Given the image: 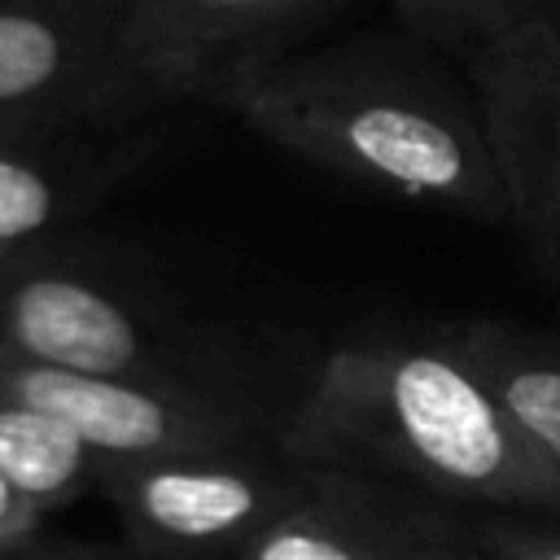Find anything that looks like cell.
<instances>
[{
  "mask_svg": "<svg viewBox=\"0 0 560 560\" xmlns=\"http://www.w3.org/2000/svg\"><path fill=\"white\" fill-rule=\"evenodd\" d=\"M398 560H490V556H486V547L472 538L468 512L442 503V508L424 521V529L402 547Z\"/></svg>",
  "mask_w": 560,
  "mask_h": 560,
  "instance_id": "9a60e30c",
  "label": "cell"
},
{
  "mask_svg": "<svg viewBox=\"0 0 560 560\" xmlns=\"http://www.w3.org/2000/svg\"><path fill=\"white\" fill-rule=\"evenodd\" d=\"M280 424L311 459L451 508L560 516V468L525 442L446 328L328 346L280 407Z\"/></svg>",
  "mask_w": 560,
  "mask_h": 560,
  "instance_id": "6da1fadb",
  "label": "cell"
},
{
  "mask_svg": "<svg viewBox=\"0 0 560 560\" xmlns=\"http://www.w3.org/2000/svg\"><path fill=\"white\" fill-rule=\"evenodd\" d=\"M0 477L39 512H52L101 481V455L66 420L0 394Z\"/></svg>",
  "mask_w": 560,
  "mask_h": 560,
  "instance_id": "7c38bea8",
  "label": "cell"
},
{
  "mask_svg": "<svg viewBox=\"0 0 560 560\" xmlns=\"http://www.w3.org/2000/svg\"><path fill=\"white\" fill-rule=\"evenodd\" d=\"M442 503L398 481L324 464L319 477L271 516L241 560H398Z\"/></svg>",
  "mask_w": 560,
  "mask_h": 560,
  "instance_id": "30bf717a",
  "label": "cell"
},
{
  "mask_svg": "<svg viewBox=\"0 0 560 560\" xmlns=\"http://www.w3.org/2000/svg\"><path fill=\"white\" fill-rule=\"evenodd\" d=\"M0 4H92V9H122L127 0H0Z\"/></svg>",
  "mask_w": 560,
  "mask_h": 560,
  "instance_id": "ac0fdd59",
  "label": "cell"
},
{
  "mask_svg": "<svg viewBox=\"0 0 560 560\" xmlns=\"http://www.w3.org/2000/svg\"><path fill=\"white\" fill-rule=\"evenodd\" d=\"M144 149L122 127H0V258L52 245L136 171Z\"/></svg>",
  "mask_w": 560,
  "mask_h": 560,
  "instance_id": "9c48e42d",
  "label": "cell"
},
{
  "mask_svg": "<svg viewBox=\"0 0 560 560\" xmlns=\"http://www.w3.org/2000/svg\"><path fill=\"white\" fill-rule=\"evenodd\" d=\"M446 332L525 442L560 468V337L503 319H459Z\"/></svg>",
  "mask_w": 560,
  "mask_h": 560,
  "instance_id": "8fae6325",
  "label": "cell"
},
{
  "mask_svg": "<svg viewBox=\"0 0 560 560\" xmlns=\"http://www.w3.org/2000/svg\"><path fill=\"white\" fill-rule=\"evenodd\" d=\"M332 0H127L118 39L153 96H214L258 61L289 52L284 44Z\"/></svg>",
  "mask_w": 560,
  "mask_h": 560,
  "instance_id": "ba28073f",
  "label": "cell"
},
{
  "mask_svg": "<svg viewBox=\"0 0 560 560\" xmlns=\"http://www.w3.org/2000/svg\"><path fill=\"white\" fill-rule=\"evenodd\" d=\"M319 468L324 459L302 455L276 424L241 442L101 464L96 490L114 499L144 560H241Z\"/></svg>",
  "mask_w": 560,
  "mask_h": 560,
  "instance_id": "277c9868",
  "label": "cell"
},
{
  "mask_svg": "<svg viewBox=\"0 0 560 560\" xmlns=\"http://www.w3.org/2000/svg\"><path fill=\"white\" fill-rule=\"evenodd\" d=\"M276 149L394 201L508 223L472 92L394 44L280 52L241 66L223 92Z\"/></svg>",
  "mask_w": 560,
  "mask_h": 560,
  "instance_id": "7a4b0ae2",
  "label": "cell"
},
{
  "mask_svg": "<svg viewBox=\"0 0 560 560\" xmlns=\"http://www.w3.org/2000/svg\"><path fill=\"white\" fill-rule=\"evenodd\" d=\"M39 516H44V512H39L35 503H26V499L0 477V551L22 547V542L35 534Z\"/></svg>",
  "mask_w": 560,
  "mask_h": 560,
  "instance_id": "2e32d148",
  "label": "cell"
},
{
  "mask_svg": "<svg viewBox=\"0 0 560 560\" xmlns=\"http://www.w3.org/2000/svg\"><path fill=\"white\" fill-rule=\"evenodd\" d=\"M0 394L66 420L101 464L241 442L280 424L241 376H96L0 354Z\"/></svg>",
  "mask_w": 560,
  "mask_h": 560,
  "instance_id": "5b68a950",
  "label": "cell"
},
{
  "mask_svg": "<svg viewBox=\"0 0 560 560\" xmlns=\"http://www.w3.org/2000/svg\"><path fill=\"white\" fill-rule=\"evenodd\" d=\"M158 105L122 52L118 9L0 4V127H127Z\"/></svg>",
  "mask_w": 560,
  "mask_h": 560,
  "instance_id": "52a82bcc",
  "label": "cell"
},
{
  "mask_svg": "<svg viewBox=\"0 0 560 560\" xmlns=\"http://www.w3.org/2000/svg\"><path fill=\"white\" fill-rule=\"evenodd\" d=\"M398 13L407 18V26L429 39V44H446V48H477L481 39L547 13L542 0H394Z\"/></svg>",
  "mask_w": 560,
  "mask_h": 560,
  "instance_id": "4fadbf2b",
  "label": "cell"
},
{
  "mask_svg": "<svg viewBox=\"0 0 560 560\" xmlns=\"http://www.w3.org/2000/svg\"><path fill=\"white\" fill-rule=\"evenodd\" d=\"M0 560H118V556L96 551V547H39V551H26V542H22L13 551H0Z\"/></svg>",
  "mask_w": 560,
  "mask_h": 560,
  "instance_id": "e0dca14e",
  "label": "cell"
},
{
  "mask_svg": "<svg viewBox=\"0 0 560 560\" xmlns=\"http://www.w3.org/2000/svg\"><path fill=\"white\" fill-rule=\"evenodd\" d=\"M508 223L560 289V22L534 13L464 52Z\"/></svg>",
  "mask_w": 560,
  "mask_h": 560,
  "instance_id": "8992f818",
  "label": "cell"
},
{
  "mask_svg": "<svg viewBox=\"0 0 560 560\" xmlns=\"http://www.w3.org/2000/svg\"><path fill=\"white\" fill-rule=\"evenodd\" d=\"M0 354L96 376H236L175 319L57 241L0 258Z\"/></svg>",
  "mask_w": 560,
  "mask_h": 560,
  "instance_id": "3957f363",
  "label": "cell"
},
{
  "mask_svg": "<svg viewBox=\"0 0 560 560\" xmlns=\"http://www.w3.org/2000/svg\"><path fill=\"white\" fill-rule=\"evenodd\" d=\"M486 556H490V551H486ZM490 560H494V556H490Z\"/></svg>",
  "mask_w": 560,
  "mask_h": 560,
  "instance_id": "d6986e66",
  "label": "cell"
},
{
  "mask_svg": "<svg viewBox=\"0 0 560 560\" xmlns=\"http://www.w3.org/2000/svg\"><path fill=\"white\" fill-rule=\"evenodd\" d=\"M468 512L472 538L494 560H560V516L547 512Z\"/></svg>",
  "mask_w": 560,
  "mask_h": 560,
  "instance_id": "5bb4252c",
  "label": "cell"
}]
</instances>
